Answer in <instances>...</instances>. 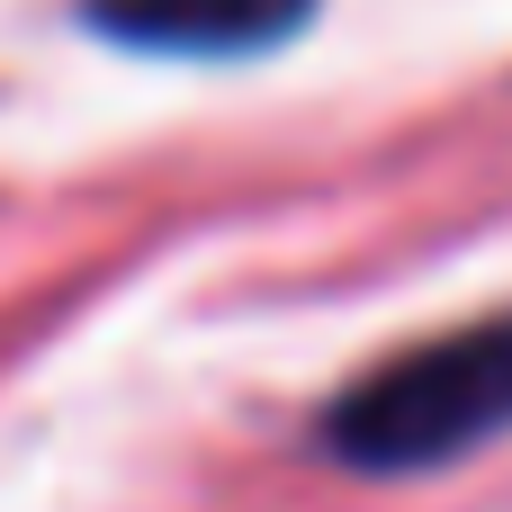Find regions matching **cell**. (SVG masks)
<instances>
[{
  "label": "cell",
  "instance_id": "1",
  "mask_svg": "<svg viewBox=\"0 0 512 512\" xmlns=\"http://www.w3.org/2000/svg\"><path fill=\"white\" fill-rule=\"evenodd\" d=\"M504 432H512V315H477L459 333L396 351L324 414V450L369 477L450 468Z\"/></svg>",
  "mask_w": 512,
  "mask_h": 512
},
{
  "label": "cell",
  "instance_id": "2",
  "mask_svg": "<svg viewBox=\"0 0 512 512\" xmlns=\"http://www.w3.org/2000/svg\"><path fill=\"white\" fill-rule=\"evenodd\" d=\"M81 18L117 45H144V54H261V45H288L315 0H81Z\"/></svg>",
  "mask_w": 512,
  "mask_h": 512
}]
</instances>
